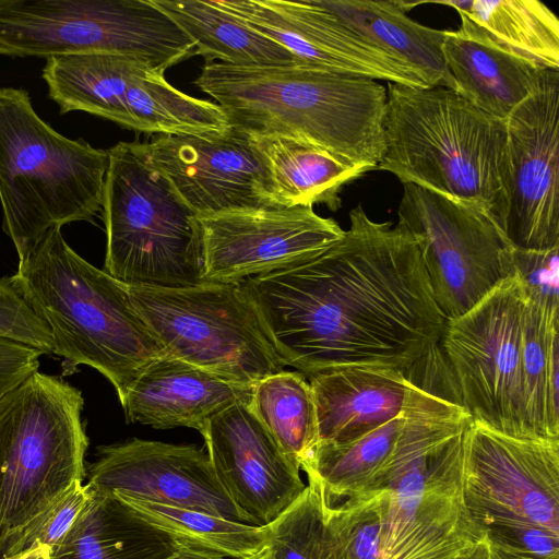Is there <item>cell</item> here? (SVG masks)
<instances>
[{
    "mask_svg": "<svg viewBox=\"0 0 559 559\" xmlns=\"http://www.w3.org/2000/svg\"><path fill=\"white\" fill-rule=\"evenodd\" d=\"M397 216L419 245L447 321L473 309L514 274V248L499 225L475 206L405 183Z\"/></svg>",
    "mask_w": 559,
    "mask_h": 559,
    "instance_id": "12",
    "label": "cell"
},
{
    "mask_svg": "<svg viewBox=\"0 0 559 559\" xmlns=\"http://www.w3.org/2000/svg\"><path fill=\"white\" fill-rule=\"evenodd\" d=\"M87 480L96 491L121 492L248 523L219 483L207 453L195 445L139 438L103 445L87 469Z\"/></svg>",
    "mask_w": 559,
    "mask_h": 559,
    "instance_id": "18",
    "label": "cell"
},
{
    "mask_svg": "<svg viewBox=\"0 0 559 559\" xmlns=\"http://www.w3.org/2000/svg\"><path fill=\"white\" fill-rule=\"evenodd\" d=\"M108 150L63 136L23 88L0 87V203L19 261L55 228L102 210Z\"/></svg>",
    "mask_w": 559,
    "mask_h": 559,
    "instance_id": "6",
    "label": "cell"
},
{
    "mask_svg": "<svg viewBox=\"0 0 559 559\" xmlns=\"http://www.w3.org/2000/svg\"><path fill=\"white\" fill-rule=\"evenodd\" d=\"M267 160L278 206H342L345 185L369 170L312 144L285 136H254Z\"/></svg>",
    "mask_w": 559,
    "mask_h": 559,
    "instance_id": "27",
    "label": "cell"
},
{
    "mask_svg": "<svg viewBox=\"0 0 559 559\" xmlns=\"http://www.w3.org/2000/svg\"><path fill=\"white\" fill-rule=\"evenodd\" d=\"M319 442L357 439L404 413L407 381L401 369L343 367L308 377Z\"/></svg>",
    "mask_w": 559,
    "mask_h": 559,
    "instance_id": "21",
    "label": "cell"
},
{
    "mask_svg": "<svg viewBox=\"0 0 559 559\" xmlns=\"http://www.w3.org/2000/svg\"><path fill=\"white\" fill-rule=\"evenodd\" d=\"M252 390L253 385L229 381L165 354L138 374L121 406L130 423L201 432L211 418L231 405L249 403Z\"/></svg>",
    "mask_w": 559,
    "mask_h": 559,
    "instance_id": "20",
    "label": "cell"
},
{
    "mask_svg": "<svg viewBox=\"0 0 559 559\" xmlns=\"http://www.w3.org/2000/svg\"><path fill=\"white\" fill-rule=\"evenodd\" d=\"M316 1L353 32L412 66L429 86L453 91L442 52L445 31L413 21L406 15L404 1Z\"/></svg>",
    "mask_w": 559,
    "mask_h": 559,
    "instance_id": "25",
    "label": "cell"
},
{
    "mask_svg": "<svg viewBox=\"0 0 559 559\" xmlns=\"http://www.w3.org/2000/svg\"><path fill=\"white\" fill-rule=\"evenodd\" d=\"M92 495V489L87 484L74 483L43 520L26 549L41 546L49 552L51 559L79 522Z\"/></svg>",
    "mask_w": 559,
    "mask_h": 559,
    "instance_id": "38",
    "label": "cell"
},
{
    "mask_svg": "<svg viewBox=\"0 0 559 559\" xmlns=\"http://www.w3.org/2000/svg\"><path fill=\"white\" fill-rule=\"evenodd\" d=\"M204 283H239L319 253L344 229L311 206H273L198 216Z\"/></svg>",
    "mask_w": 559,
    "mask_h": 559,
    "instance_id": "16",
    "label": "cell"
},
{
    "mask_svg": "<svg viewBox=\"0 0 559 559\" xmlns=\"http://www.w3.org/2000/svg\"><path fill=\"white\" fill-rule=\"evenodd\" d=\"M82 392L39 371L0 401V559L26 546L59 499L86 476Z\"/></svg>",
    "mask_w": 559,
    "mask_h": 559,
    "instance_id": "5",
    "label": "cell"
},
{
    "mask_svg": "<svg viewBox=\"0 0 559 559\" xmlns=\"http://www.w3.org/2000/svg\"><path fill=\"white\" fill-rule=\"evenodd\" d=\"M22 296L47 325L52 354L70 370L102 373L120 403L138 374L167 354L135 308L127 285L88 263L64 240L61 227L19 261Z\"/></svg>",
    "mask_w": 559,
    "mask_h": 559,
    "instance_id": "3",
    "label": "cell"
},
{
    "mask_svg": "<svg viewBox=\"0 0 559 559\" xmlns=\"http://www.w3.org/2000/svg\"><path fill=\"white\" fill-rule=\"evenodd\" d=\"M442 52L453 91L502 120L536 90L545 71L456 31H445Z\"/></svg>",
    "mask_w": 559,
    "mask_h": 559,
    "instance_id": "23",
    "label": "cell"
},
{
    "mask_svg": "<svg viewBox=\"0 0 559 559\" xmlns=\"http://www.w3.org/2000/svg\"><path fill=\"white\" fill-rule=\"evenodd\" d=\"M264 550V549H263ZM263 550L260 551L259 554L252 556V557H249V558H243V559H262L263 557Z\"/></svg>",
    "mask_w": 559,
    "mask_h": 559,
    "instance_id": "42",
    "label": "cell"
},
{
    "mask_svg": "<svg viewBox=\"0 0 559 559\" xmlns=\"http://www.w3.org/2000/svg\"><path fill=\"white\" fill-rule=\"evenodd\" d=\"M483 527L489 559H559V535L521 516L469 511Z\"/></svg>",
    "mask_w": 559,
    "mask_h": 559,
    "instance_id": "35",
    "label": "cell"
},
{
    "mask_svg": "<svg viewBox=\"0 0 559 559\" xmlns=\"http://www.w3.org/2000/svg\"><path fill=\"white\" fill-rule=\"evenodd\" d=\"M0 336L52 354L51 334L22 296L13 275L0 278Z\"/></svg>",
    "mask_w": 559,
    "mask_h": 559,
    "instance_id": "36",
    "label": "cell"
},
{
    "mask_svg": "<svg viewBox=\"0 0 559 559\" xmlns=\"http://www.w3.org/2000/svg\"><path fill=\"white\" fill-rule=\"evenodd\" d=\"M507 199L502 231L515 249L559 247V70L504 120Z\"/></svg>",
    "mask_w": 559,
    "mask_h": 559,
    "instance_id": "13",
    "label": "cell"
},
{
    "mask_svg": "<svg viewBox=\"0 0 559 559\" xmlns=\"http://www.w3.org/2000/svg\"><path fill=\"white\" fill-rule=\"evenodd\" d=\"M404 423V413L357 439L320 442L302 468L324 487L329 502L385 487V472Z\"/></svg>",
    "mask_w": 559,
    "mask_h": 559,
    "instance_id": "31",
    "label": "cell"
},
{
    "mask_svg": "<svg viewBox=\"0 0 559 559\" xmlns=\"http://www.w3.org/2000/svg\"><path fill=\"white\" fill-rule=\"evenodd\" d=\"M212 467L248 523L275 520L306 484L249 407L238 402L211 418L200 432Z\"/></svg>",
    "mask_w": 559,
    "mask_h": 559,
    "instance_id": "19",
    "label": "cell"
},
{
    "mask_svg": "<svg viewBox=\"0 0 559 559\" xmlns=\"http://www.w3.org/2000/svg\"><path fill=\"white\" fill-rule=\"evenodd\" d=\"M308 484L275 520L264 525L262 559H333L325 515L331 504L321 481L307 473Z\"/></svg>",
    "mask_w": 559,
    "mask_h": 559,
    "instance_id": "33",
    "label": "cell"
},
{
    "mask_svg": "<svg viewBox=\"0 0 559 559\" xmlns=\"http://www.w3.org/2000/svg\"><path fill=\"white\" fill-rule=\"evenodd\" d=\"M383 133L377 169L475 206L501 228L508 183L504 120L447 87L389 83Z\"/></svg>",
    "mask_w": 559,
    "mask_h": 559,
    "instance_id": "4",
    "label": "cell"
},
{
    "mask_svg": "<svg viewBox=\"0 0 559 559\" xmlns=\"http://www.w3.org/2000/svg\"><path fill=\"white\" fill-rule=\"evenodd\" d=\"M119 53L165 72L194 55L188 35L151 0H0V55Z\"/></svg>",
    "mask_w": 559,
    "mask_h": 559,
    "instance_id": "8",
    "label": "cell"
},
{
    "mask_svg": "<svg viewBox=\"0 0 559 559\" xmlns=\"http://www.w3.org/2000/svg\"><path fill=\"white\" fill-rule=\"evenodd\" d=\"M165 72L119 53H83L46 59L43 79L60 114L80 110L143 133L207 134L228 121L214 103L170 85Z\"/></svg>",
    "mask_w": 559,
    "mask_h": 559,
    "instance_id": "10",
    "label": "cell"
},
{
    "mask_svg": "<svg viewBox=\"0 0 559 559\" xmlns=\"http://www.w3.org/2000/svg\"><path fill=\"white\" fill-rule=\"evenodd\" d=\"M41 355L32 346L0 336V401L38 371Z\"/></svg>",
    "mask_w": 559,
    "mask_h": 559,
    "instance_id": "39",
    "label": "cell"
},
{
    "mask_svg": "<svg viewBox=\"0 0 559 559\" xmlns=\"http://www.w3.org/2000/svg\"><path fill=\"white\" fill-rule=\"evenodd\" d=\"M148 163L197 214L278 206L258 140L228 126L207 134H159L141 143Z\"/></svg>",
    "mask_w": 559,
    "mask_h": 559,
    "instance_id": "14",
    "label": "cell"
},
{
    "mask_svg": "<svg viewBox=\"0 0 559 559\" xmlns=\"http://www.w3.org/2000/svg\"><path fill=\"white\" fill-rule=\"evenodd\" d=\"M525 304L514 273L473 309L447 321L439 345L474 421L534 438L526 423L523 379Z\"/></svg>",
    "mask_w": 559,
    "mask_h": 559,
    "instance_id": "11",
    "label": "cell"
},
{
    "mask_svg": "<svg viewBox=\"0 0 559 559\" xmlns=\"http://www.w3.org/2000/svg\"><path fill=\"white\" fill-rule=\"evenodd\" d=\"M239 285L285 365L306 378L355 366L403 370L439 344L447 323L416 238L360 204L338 240Z\"/></svg>",
    "mask_w": 559,
    "mask_h": 559,
    "instance_id": "1",
    "label": "cell"
},
{
    "mask_svg": "<svg viewBox=\"0 0 559 559\" xmlns=\"http://www.w3.org/2000/svg\"><path fill=\"white\" fill-rule=\"evenodd\" d=\"M461 17L457 33L543 70H559V20L538 0H445Z\"/></svg>",
    "mask_w": 559,
    "mask_h": 559,
    "instance_id": "24",
    "label": "cell"
},
{
    "mask_svg": "<svg viewBox=\"0 0 559 559\" xmlns=\"http://www.w3.org/2000/svg\"><path fill=\"white\" fill-rule=\"evenodd\" d=\"M559 247L549 250L513 249L514 273L527 299L559 308Z\"/></svg>",
    "mask_w": 559,
    "mask_h": 559,
    "instance_id": "37",
    "label": "cell"
},
{
    "mask_svg": "<svg viewBox=\"0 0 559 559\" xmlns=\"http://www.w3.org/2000/svg\"><path fill=\"white\" fill-rule=\"evenodd\" d=\"M462 485L469 511L514 514L559 535V439L513 437L472 419Z\"/></svg>",
    "mask_w": 559,
    "mask_h": 559,
    "instance_id": "15",
    "label": "cell"
},
{
    "mask_svg": "<svg viewBox=\"0 0 559 559\" xmlns=\"http://www.w3.org/2000/svg\"><path fill=\"white\" fill-rule=\"evenodd\" d=\"M388 504L386 488L330 504L325 528L333 559H378Z\"/></svg>",
    "mask_w": 559,
    "mask_h": 559,
    "instance_id": "34",
    "label": "cell"
},
{
    "mask_svg": "<svg viewBox=\"0 0 559 559\" xmlns=\"http://www.w3.org/2000/svg\"><path fill=\"white\" fill-rule=\"evenodd\" d=\"M462 559H489L486 540L484 539L480 542L473 551H471Z\"/></svg>",
    "mask_w": 559,
    "mask_h": 559,
    "instance_id": "41",
    "label": "cell"
},
{
    "mask_svg": "<svg viewBox=\"0 0 559 559\" xmlns=\"http://www.w3.org/2000/svg\"><path fill=\"white\" fill-rule=\"evenodd\" d=\"M16 556H17V555H16ZM16 556H14V557H11V558H8V559H15V557H16Z\"/></svg>",
    "mask_w": 559,
    "mask_h": 559,
    "instance_id": "43",
    "label": "cell"
},
{
    "mask_svg": "<svg viewBox=\"0 0 559 559\" xmlns=\"http://www.w3.org/2000/svg\"><path fill=\"white\" fill-rule=\"evenodd\" d=\"M194 44L205 64L287 67L300 64L285 47L250 28L214 0H151Z\"/></svg>",
    "mask_w": 559,
    "mask_h": 559,
    "instance_id": "26",
    "label": "cell"
},
{
    "mask_svg": "<svg viewBox=\"0 0 559 559\" xmlns=\"http://www.w3.org/2000/svg\"><path fill=\"white\" fill-rule=\"evenodd\" d=\"M167 559H228L222 556L188 547H176Z\"/></svg>",
    "mask_w": 559,
    "mask_h": 559,
    "instance_id": "40",
    "label": "cell"
},
{
    "mask_svg": "<svg viewBox=\"0 0 559 559\" xmlns=\"http://www.w3.org/2000/svg\"><path fill=\"white\" fill-rule=\"evenodd\" d=\"M466 429L435 460L409 531L393 559H462L485 539L462 485Z\"/></svg>",
    "mask_w": 559,
    "mask_h": 559,
    "instance_id": "22",
    "label": "cell"
},
{
    "mask_svg": "<svg viewBox=\"0 0 559 559\" xmlns=\"http://www.w3.org/2000/svg\"><path fill=\"white\" fill-rule=\"evenodd\" d=\"M249 407L298 469L311 460L319 442L314 401L299 371H280L253 385Z\"/></svg>",
    "mask_w": 559,
    "mask_h": 559,
    "instance_id": "32",
    "label": "cell"
},
{
    "mask_svg": "<svg viewBox=\"0 0 559 559\" xmlns=\"http://www.w3.org/2000/svg\"><path fill=\"white\" fill-rule=\"evenodd\" d=\"M135 515L165 533L176 547H188L228 559H243L262 551L265 526L228 520L206 512L167 506L121 492H107Z\"/></svg>",
    "mask_w": 559,
    "mask_h": 559,
    "instance_id": "29",
    "label": "cell"
},
{
    "mask_svg": "<svg viewBox=\"0 0 559 559\" xmlns=\"http://www.w3.org/2000/svg\"><path fill=\"white\" fill-rule=\"evenodd\" d=\"M92 492L79 522L51 559H167L175 550L169 536L112 495Z\"/></svg>",
    "mask_w": 559,
    "mask_h": 559,
    "instance_id": "28",
    "label": "cell"
},
{
    "mask_svg": "<svg viewBox=\"0 0 559 559\" xmlns=\"http://www.w3.org/2000/svg\"><path fill=\"white\" fill-rule=\"evenodd\" d=\"M194 84L228 124L253 136H285L376 170L383 153L386 87L376 80L301 64H204Z\"/></svg>",
    "mask_w": 559,
    "mask_h": 559,
    "instance_id": "2",
    "label": "cell"
},
{
    "mask_svg": "<svg viewBox=\"0 0 559 559\" xmlns=\"http://www.w3.org/2000/svg\"><path fill=\"white\" fill-rule=\"evenodd\" d=\"M523 379L531 436L559 439V308L527 298L523 324Z\"/></svg>",
    "mask_w": 559,
    "mask_h": 559,
    "instance_id": "30",
    "label": "cell"
},
{
    "mask_svg": "<svg viewBox=\"0 0 559 559\" xmlns=\"http://www.w3.org/2000/svg\"><path fill=\"white\" fill-rule=\"evenodd\" d=\"M103 194L104 271L127 286L182 288L203 284L197 214L146 159L139 142L108 150Z\"/></svg>",
    "mask_w": 559,
    "mask_h": 559,
    "instance_id": "7",
    "label": "cell"
},
{
    "mask_svg": "<svg viewBox=\"0 0 559 559\" xmlns=\"http://www.w3.org/2000/svg\"><path fill=\"white\" fill-rule=\"evenodd\" d=\"M127 287L167 354L245 385L286 367L239 283Z\"/></svg>",
    "mask_w": 559,
    "mask_h": 559,
    "instance_id": "9",
    "label": "cell"
},
{
    "mask_svg": "<svg viewBox=\"0 0 559 559\" xmlns=\"http://www.w3.org/2000/svg\"><path fill=\"white\" fill-rule=\"evenodd\" d=\"M214 1L285 47L301 66L407 86H429L416 69L353 32L316 0Z\"/></svg>",
    "mask_w": 559,
    "mask_h": 559,
    "instance_id": "17",
    "label": "cell"
}]
</instances>
